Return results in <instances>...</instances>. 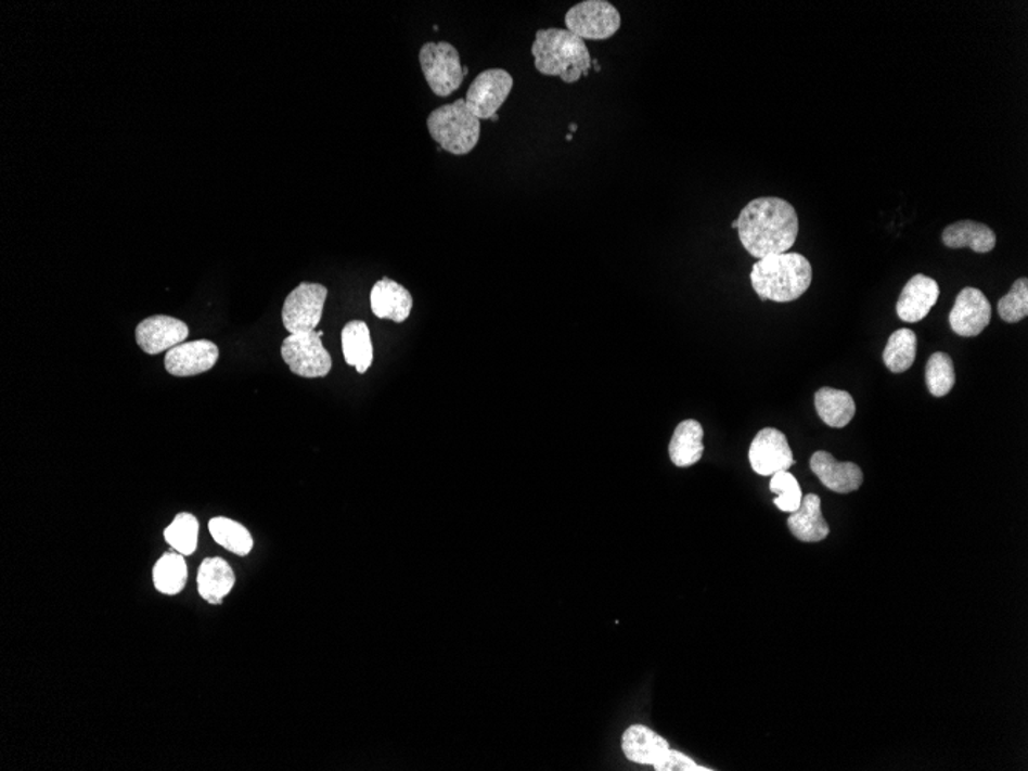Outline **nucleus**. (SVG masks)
I'll list each match as a JSON object with an SVG mask.
<instances>
[{
	"instance_id": "19",
	"label": "nucleus",
	"mask_w": 1028,
	"mask_h": 771,
	"mask_svg": "<svg viewBox=\"0 0 1028 771\" xmlns=\"http://www.w3.org/2000/svg\"><path fill=\"white\" fill-rule=\"evenodd\" d=\"M670 748L663 736L645 725H631L622 734V751L631 762L652 766Z\"/></svg>"
},
{
	"instance_id": "13",
	"label": "nucleus",
	"mask_w": 1028,
	"mask_h": 771,
	"mask_svg": "<svg viewBox=\"0 0 1028 771\" xmlns=\"http://www.w3.org/2000/svg\"><path fill=\"white\" fill-rule=\"evenodd\" d=\"M219 359V347L211 340H193L171 348L165 355V370L171 376L189 377L208 372Z\"/></svg>"
},
{
	"instance_id": "30",
	"label": "nucleus",
	"mask_w": 1028,
	"mask_h": 771,
	"mask_svg": "<svg viewBox=\"0 0 1028 771\" xmlns=\"http://www.w3.org/2000/svg\"><path fill=\"white\" fill-rule=\"evenodd\" d=\"M998 313L1007 324H1018L1028 316V279L1020 278L998 304Z\"/></svg>"
},
{
	"instance_id": "1",
	"label": "nucleus",
	"mask_w": 1028,
	"mask_h": 771,
	"mask_svg": "<svg viewBox=\"0 0 1028 771\" xmlns=\"http://www.w3.org/2000/svg\"><path fill=\"white\" fill-rule=\"evenodd\" d=\"M736 230L741 244L756 259L781 255L798 239V213L781 197H758L745 205L736 219Z\"/></svg>"
},
{
	"instance_id": "12",
	"label": "nucleus",
	"mask_w": 1028,
	"mask_h": 771,
	"mask_svg": "<svg viewBox=\"0 0 1028 771\" xmlns=\"http://www.w3.org/2000/svg\"><path fill=\"white\" fill-rule=\"evenodd\" d=\"M189 333L185 322L171 316L157 314L138 325L136 343L146 355H159L183 344Z\"/></svg>"
},
{
	"instance_id": "2",
	"label": "nucleus",
	"mask_w": 1028,
	"mask_h": 771,
	"mask_svg": "<svg viewBox=\"0 0 1028 771\" xmlns=\"http://www.w3.org/2000/svg\"><path fill=\"white\" fill-rule=\"evenodd\" d=\"M531 54L538 73L560 77L562 82L576 83L590 75L589 47L586 40L573 35L567 28L538 29Z\"/></svg>"
},
{
	"instance_id": "16",
	"label": "nucleus",
	"mask_w": 1028,
	"mask_h": 771,
	"mask_svg": "<svg viewBox=\"0 0 1028 771\" xmlns=\"http://www.w3.org/2000/svg\"><path fill=\"white\" fill-rule=\"evenodd\" d=\"M370 304L376 318L388 319L400 324L409 319L413 310V296L406 286L393 279L384 278L374 284Z\"/></svg>"
},
{
	"instance_id": "11",
	"label": "nucleus",
	"mask_w": 1028,
	"mask_h": 771,
	"mask_svg": "<svg viewBox=\"0 0 1028 771\" xmlns=\"http://www.w3.org/2000/svg\"><path fill=\"white\" fill-rule=\"evenodd\" d=\"M991 305L981 290L965 286L958 295L952 311L950 326L958 336L976 337L989 326Z\"/></svg>"
},
{
	"instance_id": "15",
	"label": "nucleus",
	"mask_w": 1028,
	"mask_h": 771,
	"mask_svg": "<svg viewBox=\"0 0 1028 771\" xmlns=\"http://www.w3.org/2000/svg\"><path fill=\"white\" fill-rule=\"evenodd\" d=\"M810 468L822 486L835 493L847 494L857 491L864 483L862 470L853 462H838L827 451H817L810 458Z\"/></svg>"
},
{
	"instance_id": "3",
	"label": "nucleus",
	"mask_w": 1028,
	"mask_h": 771,
	"mask_svg": "<svg viewBox=\"0 0 1028 771\" xmlns=\"http://www.w3.org/2000/svg\"><path fill=\"white\" fill-rule=\"evenodd\" d=\"M750 281L762 303L798 300L813 281V268L799 253H781L762 257L751 268Z\"/></svg>"
},
{
	"instance_id": "10",
	"label": "nucleus",
	"mask_w": 1028,
	"mask_h": 771,
	"mask_svg": "<svg viewBox=\"0 0 1028 771\" xmlns=\"http://www.w3.org/2000/svg\"><path fill=\"white\" fill-rule=\"evenodd\" d=\"M753 472L761 476L787 472L795 464L793 451L784 433L776 428H763L753 439L748 450Z\"/></svg>"
},
{
	"instance_id": "31",
	"label": "nucleus",
	"mask_w": 1028,
	"mask_h": 771,
	"mask_svg": "<svg viewBox=\"0 0 1028 771\" xmlns=\"http://www.w3.org/2000/svg\"><path fill=\"white\" fill-rule=\"evenodd\" d=\"M653 769L656 771H708L710 769H705V767H699L692 759L686 758L685 755H682L681 751L671 750L668 748L663 756L655 763H653Z\"/></svg>"
},
{
	"instance_id": "14",
	"label": "nucleus",
	"mask_w": 1028,
	"mask_h": 771,
	"mask_svg": "<svg viewBox=\"0 0 1028 771\" xmlns=\"http://www.w3.org/2000/svg\"><path fill=\"white\" fill-rule=\"evenodd\" d=\"M939 293H941V290H939L938 282L935 279L916 274L907 282L904 290H902L901 296L896 303V313L907 324L921 322L924 318H927L931 308L938 303Z\"/></svg>"
},
{
	"instance_id": "29",
	"label": "nucleus",
	"mask_w": 1028,
	"mask_h": 771,
	"mask_svg": "<svg viewBox=\"0 0 1028 771\" xmlns=\"http://www.w3.org/2000/svg\"><path fill=\"white\" fill-rule=\"evenodd\" d=\"M770 491L778 494V498L774 499V505L781 512H796L800 506V502H802L804 496L798 479L792 473H788V470L787 472L774 473L771 476Z\"/></svg>"
},
{
	"instance_id": "18",
	"label": "nucleus",
	"mask_w": 1028,
	"mask_h": 771,
	"mask_svg": "<svg viewBox=\"0 0 1028 771\" xmlns=\"http://www.w3.org/2000/svg\"><path fill=\"white\" fill-rule=\"evenodd\" d=\"M942 242L949 248H971L972 252L986 255L997 247V234L986 223L960 220L946 227Z\"/></svg>"
},
{
	"instance_id": "21",
	"label": "nucleus",
	"mask_w": 1028,
	"mask_h": 771,
	"mask_svg": "<svg viewBox=\"0 0 1028 771\" xmlns=\"http://www.w3.org/2000/svg\"><path fill=\"white\" fill-rule=\"evenodd\" d=\"M704 428L695 420L681 422L671 436L668 453L677 467H692L704 454Z\"/></svg>"
},
{
	"instance_id": "17",
	"label": "nucleus",
	"mask_w": 1028,
	"mask_h": 771,
	"mask_svg": "<svg viewBox=\"0 0 1028 771\" xmlns=\"http://www.w3.org/2000/svg\"><path fill=\"white\" fill-rule=\"evenodd\" d=\"M787 524L792 535L800 542H821L830 535L818 494L804 496L799 509L791 513Z\"/></svg>"
},
{
	"instance_id": "5",
	"label": "nucleus",
	"mask_w": 1028,
	"mask_h": 771,
	"mask_svg": "<svg viewBox=\"0 0 1028 771\" xmlns=\"http://www.w3.org/2000/svg\"><path fill=\"white\" fill-rule=\"evenodd\" d=\"M422 73L433 93L448 98L461 88L468 68L462 67L457 48L448 42H427L420 51Z\"/></svg>"
},
{
	"instance_id": "8",
	"label": "nucleus",
	"mask_w": 1028,
	"mask_h": 771,
	"mask_svg": "<svg viewBox=\"0 0 1028 771\" xmlns=\"http://www.w3.org/2000/svg\"><path fill=\"white\" fill-rule=\"evenodd\" d=\"M329 290L321 284L303 282L286 296L282 322L290 334L314 332L324 313Z\"/></svg>"
},
{
	"instance_id": "20",
	"label": "nucleus",
	"mask_w": 1028,
	"mask_h": 771,
	"mask_svg": "<svg viewBox=\"0 0 1028 771\" xmlns=\"http://www.w3.org/2000/svg\"><path fill=\"white\" fill-rule=\"evenodd\" d=\"M236 578L229 562L222 557H207L197 573V590L202 600L210 604H220L234 587Z\"/></svg>"
},
{
	"instance_id": "4",
	"label": "nucleus",
	"mask_w": 1028,
	"mask_h": 771,
	"mask_svg": "<svg viewBox=\"0 0 1028 771\" xmlns=\"http://www.w3.org/2000/svg\"><path fill=\"white\" fill-rule=\"evenodd\" d=\"M428 133L440 149L454 156H465L476 149L480 139V120L458 99L453 104L439 106L427 117Z\"/></svg>"
},
{
	"instance_id": "23",
	"label": "nucleus",
	"mask_w": 1028,
	"mask_h": 771,
	"mask_svg": "<svg viewBox=\"0 0 1028 771\" xmlns=\"http://www.w3.org/2000/svg\"><path fill=\"white\" fill-rule=\"evenodd\" d=\"M345 362L363 374L373 363L372 334L369 325L362 321H351L340 333Z\"/></svg>"
},
{
	"instance_id": "22",
	"label": "nucleus",
	"mask_w": 1028,
	"mask_h": 771,
	"mask_svg": "<svg viewBox=\"0 0 1028 771\" xmlns=\"http://www.w3.org/2000/svg\"><path fill=\"white\" fill-rule=\"evenodd\" d=\"M814 407L822 422L833 428L847 427L857 414L853 396L836 388L822 387L818 390L814 395Z\"/></svg>"
},
{
	"instance_id": "28",
	"label": "nucleus",
	"mask_w": 1028,
	"mask_h": 771,
	"mask_svg": "<svg viewBox=\"0 0 1028 771\" xmlns=\"http://www.w3.org/2000/svg\"><path fill=\"white\" fill-rule=\"evenodd\" d=\"M197 535H200V523L190 513L178 514L164 534L165 541L183 556H190L196 552Z\"/></svg>"
},
{
	"instance_id": "25",
	"label": "nucleus",
	"mask_w": 1028,
	"mask_h": 771,
	"mask_svg": "<svg viewBox=\"0 0 1028 771\" xmlns=\"http://www.w3.org/2000/svg\"><path fill=\"white\" fill-rule=\"evenodd\" d=\"M917 337L912 330L901 329L891 334L884 348L883 361L888 370L901 374L912 369L916 359Z\"/></svg>"
},
{
	"instance_id": "26",
	"label": "nucleus",
	"mask_w": 1028,
	"mask_h": 771,
	"mask_svg": "<svg viewBox=\"0 0 1028 771\" xmlns=\"http://www.w3.org/2000/svg\"><path fill=\"white\" fill-rule=\"evenodd\" d=\"M213 539L229 552L247 556L253 550V538L244 525L231 521L229 517H213L210 524Z\"/></svg>"
},
{
	"instance_id": "9",
	"label": "nucleus",
	"mask_w": 1028,
	"mask_h": 771,
	"mask_svg": "<svg viewBox=\"0 0 1028 771\" xmlns=\"http://www.w3.org/2000/svg\"><path fill=\"white\" fill-rule=\"evenodd\" d=\"M514 86L506 69L490 68L479 73L465 95V104L479 120H498V112L505 104Z\"/></svg>"
},
{
	"instance_id": "24",
	"label": "nucleus",
	"mask_w": 1028,
	"mask_h": 771,
	"mask_svg": "<svg viewBox=\"0 0 1028 771\" xmlns=\"http://www.w3.org/2000/svg\"><path fill=\"white\" fill-rule=\"evenodd\" d=\"M187 578H189V571L181 553H165L154 565V587L168 596L181 593L185 589Z\"/></svg>"
},
{
	"instance_id": "7",
	"label": "nucleus",
	"mask_w": 1028,
	"mask_h": 771,
	"mask_svg": "<svg viewBox=\"0 0 1028 771\" xmlns=\"http://www.w3.org/2000/svg\"><path fill=\"white\" fill-rule=\"evenodd\" d=\"M281 352L292 373L307 380L325 377L333 367L318 332L290 334L282 343Z\"/></svg>"
},
{
	"instance_id": "27",
	"label": "nucleus",
	"mask_w": 1028,
	"mask_h": 771,
	"mask_svg": "<svg viewBox=\"0 0 1028 771\" xmlns=\"http://www.w3.org/2000/svg\"><path fill=\"white\" fill-rule=\"evenodd\" d=\"M925 382H927L928 391L935 398H943L953 390L956 384V372H954L953 359L943 351H936L928 359L925 367Z\"/></svg>"
},
{
	"instance_id": "6",
	"label": "nucleus",
	"mask_w": 1028,
	"mask_h": 771,
	"mask_svg": "<svg viewBox=\"0 0 1028 771\" xmlns=\"http://www.w3.org/2000/svg\"><path fill=\"white\" fill-rule=\"evenodd\" d=\"M564 22L582 40H607L619 31L622 17L607 0H583L567 11Z\"/></svg>"
}]
</instances>
